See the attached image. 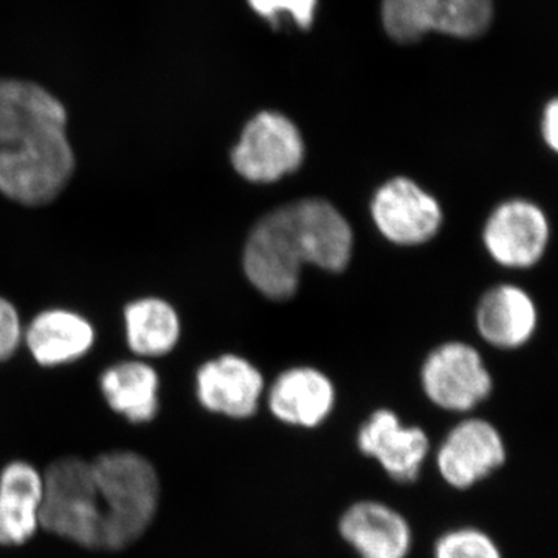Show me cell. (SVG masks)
<instances>
[{"label": "cell", "mask_w": 558, "mask_h": 558, "mask_svg": "<svg viewBox=\"0 0 558 558\" xmlns=\"http://www.w3.org/2000/svg\"><path fill=\"white\" fill-rule=\"evenodd\" d=\"M90 464L101 513V549L128 548L148 531L159 509L156 469L134 451H109Z\"/></svg>", "instance_id": "cell-1"}, {"label": "cell", "mask_w": 558, "mask_h": 558, "mask_svg": "<svg viewBox=\"0 0 558 558\" xmlns=\"http://www.w3.org/2000/svg\"><path fill=\"white\" fill-rule=\"evenodd\" d=\"M68 130L39 132L0 148V194L24 207L57 199L75 174Z\"/></svg>", "instance_id": "cell-2"}, {"label": "cell", "mask_w": 558, "mask_h": 558, "mask_svg": "<svg viewBox=\"0 0 558 558\" xmlns=\"http://www.w3.org/2000/svg\"><path fill=\"white\" fill-rule=\"evenodd\" d=\"M40 527L87 549L102 548L97 486L90 462L62 458L44 473Z\"/></svg>", "instance_id": "cell-3"}, {"label": "cell", "mask_w": 558, "mask_h": 558, "mask_svg": "<svg viewBox=\"0 0 558 558\" xmlns=\"http://www.w3.org/2000/svg\"><path fill=\"white\" fill-rule=\"evenodd\" d=\"M242 264L248 281L267 299L295 295L304 260L284 207L267 213L250 231Z\"/></svg>", "instance_id": "cell-4"}, {"label": "cell", "mask_w": 558, "mask_h": 558, "mask_svg": "<svg viewBox=\"0 0 558 558\" xmlns=\"http://www.w3.org/2000/svg\"><path fill=\"white\" fill-rule=\"evenodd\" d=\"M494 0H384L381 20L392 39L410 44L425 33L476 38L490 27Z\"/></svg>", "instance_id": "cell-5"}, {"label": "cell", "mask_w": 558, "mask_h": 558, "mask_svg": "<svg viewBox=\"0 0 558 558\" xmlns=\"http://www.w3.org/2000/svg\"><path fill=\"white\" fill-rule=\"evenodd\" d=\"M550 238L548 213L526 197L502 201L492 209L483 229L488 256L510 270H529L542 263Z\"/></svg>", "instance_id": "cell-6"}, {"label": "cell", "mask_w": 558, "mask_h": 558, "mask_svg": "<svg viewBox=\"0 0 558 558\" xmlns=\"http://www.w3.org/2000/svg\"><path fill=\"white\" fill-rule=\"evenodd\" d=\"M303 137L296 124L279 112H260L245 124L231 150V165L248 182L271 183L295 172L304 160Z\"/></svg>", "instance_id": "cell-7"}, {"label": "cell", "mask_w": 558, "mask_h": 558, "mask_svg": "<svg viewBox=\"0 0 558 558\" xmlns=\"http://www.w3.org/2000/svg\"><path fill=\"white\" fill-rule=\"evenodd\" d=\"M422 388L436 407L469 413L494 391V377L478 349L462 341L440 344L422 366Z\"/></svg>", "instance_id": "cell-8"}, {"label": "cell", "mask_w": 558, "mask_h": 558, "mask_svg": "<svg viewBox=\"0 0 558 558\" xmlns=\"http://www.w3.org/2000/svg\"><path fill=\"white\" fill-rule=\"evenodd\" d=\"M508 461V444L501 432L483 417L459 422L436 451L440 478L454 490L475 487L505 468Z\"/></svg>", "instance_id": "cell-9"}, {"label": "cell", "mask_w": 558, "mask_h": 558, "mask_svg": "<svg viewBox=\"0 0 558 558\" xmlns=\"http://www.w3.org/2000/svg\"><path fill=\"white\" fill-rule=\"evenodd\" d=\"M371 215L377 229L396 245H421L442 226L439 202L409 178L388 180L374 194Z\"/></svg>", "instance_id": "cell-10"}, {"label": "cell", "mask_w": 558, "mask_h": 558, "mask_svg": "<svg viewBox=\"0 0 558 558\" xmlns=\"http://www.w3.org/2000/svg\"><path fill=\"white\" fill-rule=\"evenodd\" d=\"M304 264L341 271L351 260L354 234L339 209L325 199H303L284 205Z\"/></svg>", "instance_id": "cell-11"}, {"label": "cell", "mask_w": 558, "mask_h": 558, "mask_svg": "<svg viewBox=\"0 0 558 558\" xmlns=\"http://www.w3.org/2000/svg\"><path fill=\"white\" fill-rule=\"evenodd\" d=\"M357 446L399 484L417 481L432 449L424 429L407 427L395 411L387 409L374 411L360 427Z\"/></svg>", "instance_id": "cell-12"}, {"label": "cell", "mask_w": 558, "mask_h": 558, "mask_svg": "<svg viewBox=\"0 0 558 558\" xmlns=\"http://www.w3.org/2000/svg\"><path fill=\"white\" fill-rule=\"evenodd\" d=\"M263 392V374L240 355H220L197 369V400L209 413L230 418L252 417L259 409Z\"/></svg>", "instance_id": "cell-13"}, {"label": "cell", "mask_w": 558, "mask_h": 558, "mask_svg": "<svg viewBox=\"0 0 558 558\" xmlns=\"http://www.w3.org/2000/svg\"><path fill=\"white\" fill-rule=\"evenodd\" d=\"M339 532L360 558H407L413 546L409 520L374 499L349 506L340 517Z\"/></svg>", "instance_id": "cell-14"}, {"label": "cell", "mask_w": 558, "mask_h": 558, "mask_svg": "<svg viewBox=\"0 0 558 558\" xmlns=\"http://www.w3.org/2000/svg\"><path fill=\"white\" fill-rule=\"evenodd\" d=\"M537 301L512 282L494 286L476 306V329L490 347L512 351L526 347L537 333Z\"/></svg>", "instance_id": "cell-15"}, {"label": "cell", "mask_w": 558, "mask_h": 558, "mask_svg": "<svg viewBox=\"0 0 558 558\" xmlns=\"http://www.w3.org/2000/svg\"><path fill=\"white\" fill-rule=\"evenodd\" d=\"M60 98L33 81L0 80V148L51 130H68Z\"/></svg>", "instance_id": "cell-16"}, {"label": "cell", "mask_w": 558, "mask_h": 558, "mask_svg": "<svg viewBox=\"0 0 558 558\" xmlns=\"http://www.w3.org/2000/svg\"><path fill=\"white\" fill-rule=\"evenodd\" d=\"M97 340L94 325L78 312L53 307L39 312L24 329V343L44 368L86 357Z\"/></svg>", "instance_id": "cell-17"}, {"label": "cell", "mask_w": 558, "mask_h": 558, "mask_svg": "<svg viewBox=\"0 0 558 558\" xmlns=\"http://www.w3.org/2000/svg\"><path fill=\"white\" fill-rule=\"evenodd\" d=\"M267 405L282 424L315 428L336 407V388L322 371L296 366L279 374L271 384Z\"/></svg>", "instance_id": "cell-18"}, {"label": "cell", "mask_w": 558, "mask_h": 558, "mask_svg": "<svg viewBox=\"0 0 558 558\" xmlns=\"http://www.w3.org/2000/svg\"><path fill=\"white\" fill-rule=\"evenodd\" d=\"M44 475L24 461L0 472V546H21L40 527Z\"/></svg>", "instance_id": "cell-19"}, {"label": "cell", "mask_w": 558, "mask_h": 558, "mask_svg": "<svg viewBox=\"0 0 558 558\" xmlns=\"http://www.w3.org/2000/svg\"><path fill=\"white\" fill-rule=\"evenodd\" d=\"M100 391L109 409L132 424H148L160 410V377L142 359L123 360L102 371Z\"/></svg>", "instance_id": "cell-20"}, {"label": "cell", "mask_w": 558, "mask_h": 558, "mask_svg": "<svg viewBox=\"0 0 558 558\" xmlns=\"http://www.w3.org/2000/svg\"><path fill=\"white\" fill-rule=\"evenodd\" d=\"M124 336L135 357H163L178 347L182 325L178 311L159 296L131 301L123 311Z\"/></svg>", "instance_id": "cell-21"}, {"label": "cell", "mask_w": 558, "mask_h": 558, "mask_svg": "<svg viewBox=\"0 0 558 558\" xmlns=\"http://www.w3.org/2000/svg\"><path fill=\"white\" fill-rule=\"evenodd\" d=\"M435 558H505L497 539L480 527L444 532L435 543Z\"/></svg>", "instance_id": "cell-22"}, {"label": "cell", "mask_w": 558, "mask_h": 558, "mask_svg": "<svg viewBox=\"0 0 558 558\" xmlns=\"http://www.w3.org/2000/svg\"><path fill=\"white\" fill-rule=\"evenodd\" d=\"M248 3L271 25H278L279 14L286 13L303 28L311 27L317 7V0H248Z\"/></svg>", "instance_id": "cell-23"}, {"label": "cell", "mask_w": 558, "mask_h": 558, "mask_svg": "<svg viewBox=\"0 0 558 558\" xmlns=\"http://www.w3.org/2000/svg\"><path fill=\"white\" fill-rule=\"evenodd\" d=\"M24 329L20 312L10 300L0 296V363L16 354L24 343Z\"/></svg>", "instance_id": "cell-24"}, {"label": "cell", "mask_w": 558, "mask_h": 558, "mask_svg": "<svg viewBox=\"0 0 558 558\" xmlns=\"http://www.w3.org/2000/svg\"><path fill=\"white\" fill-rule=\"evenodd\" d=\"M542 138L549 150L558 156V97L553 98L545 106L542 113Z\"/></svg>", "instance_id": "cell-25"}]
</instances>
